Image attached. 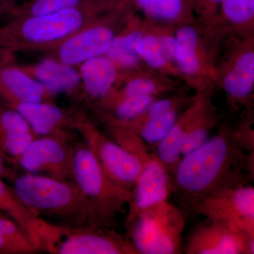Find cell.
<instances>
[{"label":"cell","instance_id":"cell-24","mask_svg":"<svg viewBox=\"0 0 254 254\" xmlns=\"http://www.w3.org/2000/svg\"><path fill=\"white\" fill-rule=\"evenodd\" d=\"M0 213L14 220L30 239V232L36 217L20 200L12 187L0 178Z\"/></svg>","mask_w":254,"mask_h":254},{"label":"cell","instance_id":"cell-6","mask_svg":"<svg viewBox=\"0 0 254 254\" xmlns=\"http://www.w3.org/2000/svg\"><path fill=\"white\" fill-rule=\"evenodd\" d=\"M190 210L254 238V188L252 185L245 184L217 190L199 200Z\"/></svg>","mask_w":254,"mask_h":254},{"label":"cell","instance_id":"cell-10","mask_svg":"<svg viewBox=\"0 0 254 254\" xmlns=\"http://www.w3.org/2000/svg\"><path fill=\"white\" fill-rule=\"evenodd\" d=\"M185 252L187 254H253L254 238L207 219L192 230Z\"/></svg>","mask_w":254,"mask_h":254},{"label":"cell","instance_id":"cell-7","mask_svg":"<svg viewBox=\"0 0 254 254\" xmlns=\"http://www.w3.org/2000/svg\"><path fill=\"white\" fill-rule=\"evenodd\" d=\"M78 127L105 173L119 186L131 191L143 168L141 160L91 124H78Z\"/></svg>","mask_w":254,"mask_h":254},{"label":"cell","instance_id":"cell-9","mask_svg":"<svg viewBox=\"0 0 254 254\" xmlns=\"http://www.w3.org/2000/svg\"><path fill=\"white\" fill-rule=\"evenodd\" d=\"M102 0H88L81 6L55 14L27 16L19 26L20 36L34 44H47L68 38L85 23L87 13Z\"/></svg>","mask_w":254,"mask_h":254},{"label":"cell","instance_id":"cell-29","mask_svg":"<svg viewBox=\"0 0 254 254\" xmlns=\"http://www.w3.org/2000/svg\"><path fill=\"white\" fill-rule=\"evenodd\" d=\"M222 13L232 23L248 22L254 18V0H221Z\"/></svg>","mask_w":254,"mask_h":254},{"label":"cell","instance_id":"cell-11","mask_svg":"<svg viewBox=\"0 0 254 254\" xmlns=\"http://www.w3.org/2000/svg\"><path fill=\"white\" fill-rule=\"evenodd\" d=\"M170 172L156 155L143 165L137 179L127 209V215L136 213L168 200L173 190Z\"/></svg>","mask_w":254,"mask_h":254},{"label":"cell","instance_id":"cell-13","mask_svg":"<svg viewBox=\"0 0 254 254\" xmlns=\"http://www.w3.org/2000/svg\"><path fill=\"white\" fill-rule=\"evenodd\" d=\"M46 91L38 80L19 68L6 65L0 67V92L11 104L44 102Z\"/></svg>","mask_w":254,"mask_h":254},{"label":"cell","instance_id":"cell-30","mask_svg":"<svg viewBox=\"0 0 254 254\" xmlns=\"http://www.w3.org/2000/svg\"><path fill=\"white\" fill-rule=\"evenodd\" d=\"M158 91V86L151 80L138 78L128 82L120 95L154 97Z\"/></svg>","mask_w":254,"mask_h":254},{"label":"cell","instance_id":"cell-1","mask_svg":"<svg viewBox=\"0 0 254 254\" xmlns=\"http://www.w3.org/2000/svg\"><path fill=\"white\" fill-rule=\"evenodd\" d=\"M252 153L240 132L221 130L182 157L173 172V188L191 209L217 190L245 185Z\"/></svg>","mask_w":254,"mask_h":254},{"label":"cell","instance_id":"cell-28","mask_svg":"<svg viewBox=\"0 0 254 254\" xmlns=\"http://www.w3.org/2000/svg\"><path fill=\"white\" fill-rule=\"evenodd\" d=\"M88 0H32L21 9L26 16H43L78 7Z\"/></svg>","mask_w":254,"mask_h":254},{"label":"cell","instance_id":"cell-19","mask_svg":"<svg viewBox=\"0 0 254 254\" xmlns=\"http://www.w3.org/2000/svg\"><path fill=\"white\" fill-rule=\"evenodd\" d=\"M254 83V54L252 52L241 55L235 66L223 81L225 91L230 98L244 100L250 95Z\"/></svg>","mask_w":254,"mask_h":254},{"label":"cell","instance_id":"cell-12","mask_svg":"<svg viewBox=\"0 0 254 254\" xmlns=\"http://www.w3.org/2000/svg\"><path fill=\"white\" fill-rule=\"evenodd\" d=\"M114 38L113 31L105 26H95L76 32L60 46V60L75 66L95 57L106 55Z\"/></svg>","mask_w":254,"mask_h":254},{"label":"cell","instance_id":"cell-27","mask_svg":"<svg viewBox=\"0 0 254 254\" xmlns=\"http://www.w3.org/2000/svg\"><path fill=\"white\" fill-rule=\"evenodd\" d=\"M154 97L123 96L119 95L109 104L112 105L114 117L116 121L113 126L127 123L141 116L154 102Z\"/></svg>","mask_w":254,"mask_h":254},{"label":"cell","instance_id":"cell-32","mask_svg":"<svg viewBox=\"0 0 254 254\" xmlns=\"http://www.w3.org/2000/svg\"><path fill=\"white\" fill-rule=\"evenodd\" d=\"M191 5L203 11H213L220 4L221 0H190Z\"/></svg>","mask_w":254,"mask_h":254},{"label":"cell","instance_id":"cell-20","mask_svg":"<svg viewBox=\"0 0 254 254\" xmlns=\"http://www.w3.org/2000/svg\"><path fill=\"white\" fill-rule=\"evenodd\" d=\"M176 39L173 36H142L137 45V53L145 63L154 68L163 67L174 60Z\"/></svg>","mask_w":254,"mask_h":254},{"label":"cell","instance_id":"cell-4","mask_svg":"<svg viewBox=\"0 0 254 254\" xmlns=\"http://www.w3.org/2000/svg\"><path fill=\"white\" fill-rule=\"evenodd\" d=\"M72 175L100 225L113 228L120 215L128 209L131 190L122 188L108 177L86 143L73 145Z\"/></svg>","mask_w":254,"mask_h":254},{"label":"cell","instance_id":"cell-3","mask_svg":"<svg viewBox=\"0 0 254 254\" xmlns=\"http://www.w3.org/2000/svg\"><path fill=\"white\" fill-rule=\"evenodd\" d=\"M30 240L37 252L51 254H139L128 237L104 227H73L36 218Z\"/></svg>","mask_w":254,"mask_h":254},{"label":"cell","instance_id":"cell-33","mask_svg":"<svg viewBox=\"0 0 254 254\" xmlns=\"http://www.w3.org/2000/svg\"><path fill=\"white\" fill-rule=\"evenodd\" d=\"M14 0H0V16L12 9Z\"/></svg>","mask_w":254,"mask_h":254},{"label":"cell","instance_id":"cell-5","mask_svg":"<svg viewBox=\"0 0 254 254\" xmlns=\"http://www.w3.org/2000/svg\"><path fill=\"white\" fill-rule=\"evenodd\" d=\"M128 238L139 254H181L184 213L168 200L127 215Z\"/></svg>","mask_w":254,"mask_h":254},{"label":"cell","instance_id":"cell-16","mask_svg":"<svg viewBox=\"0 0 254 254\" xmlns=\"http://www.w3.org/2000/svg\"><path fill=\"white\" fill-rule=\"evenodd\" d=\"M198 105L199 98L195 100L193 106L190 107L181 117H178L170 131L156 145L155 155L166 167L170 173H173L182 158L184 141L198 110Z\"/></svg>","mask_w":254,"mask_h":254},{"label":"cell","instance_id":"cell-8","mask_svg":"<svg viewBox=\"0 0 254 254\" xmlns=\"http://www.w3.org/2000/svg\"><path fill=\"white\" fill-rule=\"evenodd\" d=\"M73 146L63 133L37 137L14 164L25 173L73 181Z\"/></svg>","mask_w":254,"mask_h":254},{"label":"cell","instance_id":"cell-22","mask_svg":"<svg viewBox=\"0 0 254 254\" xmlns=\"http://www.w3.org/2000/svg\"><path fill=\"white\" fill-rule=\"evenodd\" d=\"M177 118L178 114L176 107L157 118L149 119L141 123L127 124L116 127L129 130L138 135L147 144L156 146L171 129Z\"/></svg>","mask_w":254,"mask_h":254},{"label":"cell","instance_id":"cell-15","mask_svg":"<svg viewBox=\"0 0 254 254\" xmlns=\"http://www.w3.org/2000/svg\"><path fill=\"white\" fill-rule=\"evenodd\" d=\"M81 65L80 77L87 93L96 98L109 94L118 76L116 65L105 55L86 60Z\"/></svg>","mask_w":254,"mask_h":254},{"label":"cell","instance_id":"cell-25","mask_svg":"<svg viewBox=\"0 0 254 254\" xmlns=\"http://www.w3.org/2000/svg\"><path fill=\"white\" fill-rule=\"evenodd\" d=\"M150 17L173 21L185 16L191 6L190 0H132Z\"/></svg>","mask_w":254,"mask_h":254},{"label":"cell","instance_id":"cell-21","mask_svg":"<svg viewBox=\"0 0 254 254\" xmlns=\"http://www.w3.org/2000/svg\"><path fill=\"white\" fill-rule=\"evenodd\" d=\"M215 125V114L205 98L200 97L198 110L185 137L182 157L193 151L208 138L210 130Z\"/></svg>","mask_w":254,"mask_h":254},{"label":"cell","instance_id":"cell-23","mask_svg":"<svg viewBox=\"0 0 254 254\" xmlns=\"http://www.w3.org/2000/svg\"><path fill=\"white\" fill-rule=\"evenodd\" d=\"M176 48L174 60L182 72L195 74L200 69V61L197 55L198 35L194 28L184 26L177 32Z\"/></svg>","mask_w":254,"mask_h":254},{"label":"cell","instance_id":"cell-14","mask_svg":"<svg viewBox=\"0 0 254 254\" xmlns=\"http://www.w3.org/2000/svg\"><path fill=\"white\" fill-rule=\"evenodd\" d=\"M25 119L31 131L38 137L60 134L65 121L63 110L56 105L46 103H17L11 104Z\"/></svg>","mask_w":254,"mask_h":254},{"label":"cell","instance_id":"cell-26","mask_svg":"<svg viewBox=\"0 0 254 254\" xmlns=\"http://www.w3.org/2000/svg\"><path fill=\"white\" fill-rule=\"evenodd\" d=\"M142 36L141 32L133 31L125 36L115 37L106 56L115 65L125 68L133 67L139 61L136 48Z\"/></svg>","mask_w":254,"mask_h":254},{"label":"cell","instance_id":"cell-17","mask_svg":"<svg viewBox=\"0 0 254 254\" xmlns=\"http://www.w3.org/2000/svg\"><path fill=\"white\" fill-rule=\"evenodd\" d=\"M29 131L27 122L16 110L0 108V152L5 158H14L21 153Z\"/></svg>","mask_w":254,"mask_h":254},{"label":"cell","instance_id":"cell-18","mask_svg":"<svg viewBox=\"0 0 254 254\" xmlns=\"http://www.w3.org/2000/svg\"><path fill=\"white\" fill-rule=\"evenodd\" d=\"M35 76L46 90L57 93L71 91L81 81L79 73L73 66L60 60L42 62L35 68Z\"/></svg>","mask_w":254,"mask_h":254},{"label":"cell","instance_id":"cell-34","mask_svg":"<svg viewBox=\"0 0 254 254\" xmlns=\"http://www.w3.org/2000/svg\"><path fill=\"white\" fill-rule=\"evenodd\" d=\"M5 53L6 52L4 51V49L2 48H0V67L5 65V58H6L5 57Z\"/></svg>","mask_w":254,"mask_h":254},{"label":"cell","instance_id":"cell-31","mask_svg":"<svg viewBox=\"0 0 254 254\" xmlns=\"http://www.w3.org/2000/svg\"><path fill=\"white\" fill-rule=\"evenodd\" d=\"M7 160H6L2 153L0 152V178L6 179V180L12 181L14 177L16 176L14 170L7 165Z\"/></svg>","mask_w":254,"mask_h":254},{"label":"cell","instance_id":"cell-2","mask_svg":"<svg viewBox=\"0 0 254 254\" xmlns=\"http://www.w3.org/2000/svg\"><path fill=\"white\" fill-rule=\"evenodd\" d=\"M12 182L18 198L38 218L61 226L102 227L73 181L24 173L16 175Z\"/></svg>","mask_w":254,"mask_h":254}]
</instances>
